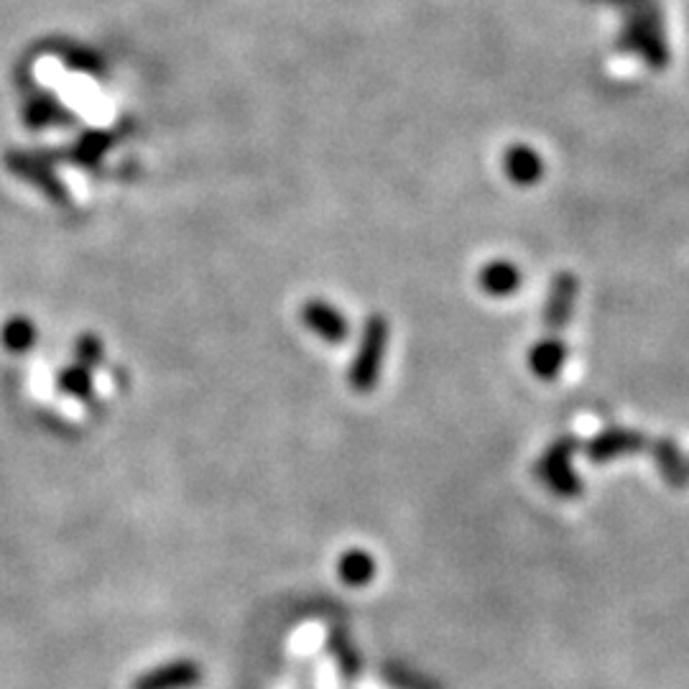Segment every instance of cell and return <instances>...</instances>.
<instances>
[{
    "mask_svg": "<svg viewBox=\"0 0 689 689\" xmlns=\"http://www.w3.org/2000/svg\"><path fill=\"white\" fill-rule=\"evenodd\" d=\"M385 348H389V322L381 315H371L348 373V383L352 391L368 393L376 389L378 376H381L383 368Z\"/></svg>",
    "mask_w": 689,
    "mask_h": 689,
    "instance_id": "1",
    "label": "cell"
},
{
    "mask_svg": "<svg viewBox=\"0 0 689 689\" xmlns=\"http://www.w3.org/2000/svg\"><path fill=\"white\" fill-rule=\"evenodd\" d=\"M202 677L205 675L195 659H174L144 671L131 689H195Z\"/></svg>",
    "mask_w": 689,
    "mask_h": 689,
    "instance_id": "2",
    "label": "cell"
},
{
    "mask_svg": "<svg viewBox=\"0 0 689 689\" xmlns=\"http://www.w3.org/2000/svg\"><path fill=\"white\" fill-rule=\"evenodd\" d=\"M569 455H573V442H557L539 462L542 481L559 495L579 493V477L569 467Z\"/></svg>",
    "mask_w": 689,
    "mask_h": 689,
    "instance_id": "3",
    "label": "cell"
},
{
    "mask_svg": "<svg viewBox=\"0 0 689 689\" xmlns=\"http://www.w3.org/2000/svg\"><path fill=\"white\" fill-rule=\"evenodd\" d=\"M301 319H305V325L317 335V338H322L330 344H340L350 332L348 319L342 317L340 309L327 305L322 299L307 301L305 309H301Z\"/></svg>",
    "mask_w": 689,
    "mask_h": 689,
    "instance_id": "4",
    "label": "cell"
},
{
    "mask_svg": "<svg viewBox=\"0 0 689 689\" xmlns=\"http://www.w3.org/2000/svg\"><path fill=\"white\" fill-rule=\"evenodd\" d=\"M577 297V281L569 274L554 276V284L549 289V299L544 307V322L549 330H562L567 325L569 315H573Z\"/></svg>",
    "mask_w": 689,
    "mask_h": 689,
    "instance_id": "5",
    "label": "cell"
},
{
    "mask_svg": "<svg viewBox=\"0 0 689 689\" xmlns=\"http://www.w3.org/2000/svg\"><path fill=\"white\" fill-rule=\"evenodd\" d=\"M503 169H506L508 179L521 187L536 184L542 176V156L528 146H511L503 158Z\"/></svg>",
    "mask_w": 689,
    "mask_h": 689,
    "instance_id": "6",
    "label": "cell"
},
{
    "mask_svg": "<svg viewBox=\"0 0 689 689\" xmlns=\"http://www.w3.org/2000/svg\"><path fill=\"white\" fill-rule=\"evenodd\" d=\"M565 358L567 350L562 340L549 338L534 344L532 352H528V366H532V371L544 378V381H552V378L562 371V366H565Z\"/></svg>",
    "mask_w": 689,
    "mask_h": 689,
    "instance_id": "7",
    "label": "cell"
},
{
    "mask_svg": "<svg viewBox=\"0 0 689 689\" xmlns=\"http://www.w3.org/2000/svg\"><path fill=\"white\" fill-rule=\"evenodd\" d=\"M481 287L491 297H508L521 287V271L508 260H493L481 271Z\"/></svg>",
    "mask_w": 689,
    "mask_h": 689,
    "instance_id": "8",
    "label": "cell"
},
{
    "mask_svg": "<svg viewBox=\"0 0 689 689\" xmlns=\"http://www.w3.org/2000/svg\"><path fill=\"white\" fill-rule=\"evenodd\" d=\"M338 575L348 587H363L376 577V559L366 549L344 552L338 562Z\"/></svg>",
    "mask_w": 689,
    "mask_h": 689,
    "instance_id": "9",
    "label": "cell"
},
{
    "mask_svg": "<svg viewBox=\"0 0 689 689\" xmlns=\"http://www.w3.org/2000/svg\"><path fill=\"white\" fill-rule=\"evenodd\" d=\"M638 436L631 434V432H605L603 436H598V440H593L590 448H587V455H590V460H610V457H618L624 455V452H628L631 448H638Z\"/></svg>",
    "mask_w": 689,
    "mask_h": 689,
    "instance_id": "10",
    "label": "cell"
},
{
    "mask_svg": "<svg viewBox=\"0 0 689 689\" xmlns=\"http://www.w3.org/2000/svg\"><path fill=\"white\" fill-rule=\"evenodd\" d=\"M33 340H37V330H33V325L29 322V319H13L11 325H6V330H3L6 348L21 352V350H29Z\"/></svg>",
    "mask_w": 689,
    "mask_h": 689,
    "instance_id": "11",
    "label": "cell"
},
{
    "mask_svg": "<svg viewBox=\"0 0 689 689\" xmlns=\"http://www.w3.org/2000/svg\"><path fill=\"white\" fill-rule=\"evenodd\" d=\"M59 385H62V391L72 393V397L90 399V393H92L90 371H88V368H82V366L66 368V371L59 376Z\"/></svg>",
    "mask_w": 689,
    "mask_h": 689,
    "instance_id": "12",
    "label": "cell"
},
{
    "mask_svg": "<svg viewBox=\"0 0 689 689\" xmlns=\"http://www.w3.org/2000/svg\"><path fill=\"white\" fill-rule=\"evenodd\" d=\"M100 360H103V344H100V340L97 338H82L80 342H78V363L82 366V368H95Z\"/></svg>",
    "mask_w": 689,
    "mask_h": 689,
    "instance_id": "13",
    "label": "cell"
}]
</instances>
